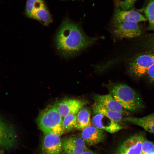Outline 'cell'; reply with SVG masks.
Returning <instances> with one entry per match:
<instances>
[{"mask_svg": "<svg viewBox=\"0 0 154 154\" xmlns=\"http://www.w3.org/2000/svg\"><path fill=\"white\" fill-rule=\"evenodd\" d=\"M90 116V108L87 107L82 108L77 114L76 128L82 131L85 127L91 125Z\"/></svg>", "mask_w": 154, "mask_h": 154, "instance_id": "18", "label": "cell"}, {"mask_svg": "<svg viewBox=\"0 0 154 154\" xmlns=\"http://www.w3.org/2000/svg\"><path fill=\"white\" fill-rule=\"evenodd\" d=\"M81 154H96L94 151L87 149L84 151Z\"/></svg>", "mask_w": 154, "mask_h": 154, "instance_id": "26", "label": "cell"}, {"mask_svg": "<svg viewBox=\"0 0 154 154\" xmlns=\"http://www.w3.org/2000/svg\"><path fill=\"white\" fill-rule=\"evenodd\" d=\"M137 0H122L119 3L118 7L124 10L131 9Z\"/></svg>", "mask_w": 154, "mask_h": 154, "instance_id": "22", "label": "cell"}, {"mask_svg": "<svg viewBox=\"0 0 154 154\" xmlns=\"http://www.w3.org/2000/svg\"><path fill=\"white\" fill-rule=\"evenodd\" d=\"M44 134L41 146L42 154H60L63 149L60 136L53 133Z\"/></svg>", "mask_w": 154, "mask_h": 154, "instance_id": "8", "label": "cell"}, {"mask_svg": "<svg viewBox=\"0 0 154 154\" xmlns=\"http://www.w3.org/2000/svg\"><path fill=\"white\" fill-rule=\"evenodd\" d=\"M29 18L39 21L44 26L48 25L52 20L42 0H40L36 4Z\"/></svg>", "mask_w": 154, "mask_h": 154, "instance_id": "15", "label": "cell"}, {"mask_svg": "<svg viewBox=\"0 0 154 154\" xmlns=\"http://www.w3.org/2000/svg\"><path fill=\"white\" fill-rule=\"evenodd\" d=\"M147 74L150 82L154 83V63L150 67Z\"/></svg>", "mask_w": 154, "mask_h": 154, "instance_id": "24", "label": "cell"}, {"mask_svg": "<svg viewBox=\"0 0 154 154\" xmlns=\"http://www.w3.org/2000/svg\"><path fill=\"white\" fill-rule=\"evenodd\" d=\"M112 32L119 39L132 38L137 37L142 33V29L138 23L124 21L112 23Z\"/></svg>", "mask_w": 154, "mask_h": 154, "instance_id": "4", "label": "cell"}, {"mask_svg": "<svg viewBox=\"0 0 154 154\" xmlns=\"http://www.w3.org/2000/svg\"><path fill=\"white\" fill-rule=\"evenodd\" d=\"M95 103L101 105L110 110L121 113L123 115L129 113L110 94L96 95L94 96Z\"/></svg>", "mask_w": 154, "mask_h": 154, "instance_id": "14", "label": "cell"}, {"mask_svg": "<svg viewBox=\"0 0 154 154\" xmlns=\"http://www.w3.org/2000/svg\"><path fill=\"white\" fill-rule=\"evenodd\" d=\"M106 136L104 131L93 125L88 126L82 131L81 137L89 145H96L102 142Z\"/></svg>", "mask_w": 154, "mask_h": 154, "instance_id": "11", "label": "cell"}, {"mask_svg": "<svg viewBox=\"0 0 154 154\" xmlns=\"http://www.w3.org/2000/svg\"><path fill=\"white\" fill-rule=\"evenodd\" d=\"M110 94L126 110L136 112L144 107L139 95L128 85L119 84L114 85L110 90Z\"/></svg>", "mask_w": 154, "mask_h": 154, "instance_id": "2", "label": "cell"}, {"mask_svg": "<svg viewBox=\"0 0 154 154\" xmlns=\"http://www.w3.org/2000/svg\"><path fill=\"white\" fill-rule=\"evenodd\" d=\"M145 139L141 134L132 136L119 146L115 154H141L142 145Z\"/></svg>", "mask_w": 154, "mask_h": 154, "instance_id": "7", "label": "cell"}, {"mask_svg": "<svg viewBox=\"0 0 154 154\" xmlns=\"http://www.w3.org/2000/svg\"><path fill=\"white\" fill-rule=\"evenodd\" d=\"M91 122L94 126L111 133L116 132L122 128L119 123L100 114H95Z\"/></svg>", "mask_w": 154, "mask_h": 154, "instance_id": "10", "label": "cell"}, {"mask_svg": "<svg viewBox=\"0 0 154 154\" xmlns=\"http://www.w3.org/2000/svg\"><path fill=\"white\" fill-rule=\"evenodd\" d=\"M147 20L146 17L136 11L132 9L123 10L118 7L114 11L112 23L129 21L138 23Z\"/></svg>", "mask_w": 154, "mask_h": 154, "instance_id": "13", "label": "cell"}, {"mask_svg": "<svg viewBox=\"0 0 154 154\" xmlns=\"http://www.w3.org/2000/svg\"><path fill=\"white\" fill-rule=\"evenodd\" d=\"M93 111L94 114H103L118 123L123 121V115L121 113L110 110L95 103L93 106Z\"/></svg>", "mask_w": 154, "mask_h": 154, "instance_id": "17", "label": "cell"}, {"mask_svg": "<svg viewBox=\"0 0 154 154\" xmlns=\"http://www.w3.org/2000/svg\"><path fill=\"white\" fill-rule=\"evenodd\" d=\"M154 63V54L140 55L132 61L129 66V71L137 78L141 77L146 74Z\"/></svg>", "mask_w": 154, "mask_h": 154, "instance_id": "5", "label": "cell"}, {"mask_svg": "<svg viewBox=\"0 0 154 154\" xmlns=\"http://www.w3.org/2000/svg\"><path fill=\"white\" fill-rule=\"evenodd\" d=\"M150 45L151 49L154 51V35L150 40Z\"/></svg>", "mask_w": 154, "mask_h": 154, "instance_id": "25", "label": "cell"}, {"mask_svg": "<svg viewBox=\"0 0 154 154\" xmlns=\"http://www.w3.org/2000/svg\"><path fill=\"white\" fill-rule=\"evenodd\" d=\"M0 145L2 149L9 151L14 148L17 143L18 137L13 127L1 120Z\"/></svg>", "mask_w": 154, "mask_h": 154, "instance_id": "6", "label": "cell"}, {"mask_svg": "<svg viewBox=\"0 0 154 154\" xmlns=\"http://www.w3.org/2000/svg\"><path fill=\"white\" fill-rule=\"evenodd\" d=\"M77 123V115L70 114L63 117L62 125L65 132H69L74 128H76Z\"/></svg>", "mask_w": 154, "mask_h": 154, "instance_id": "20", "label": "cell"}, {"mask_svg": "<svg viewBox=\"0 0 154 154\" xmlns=\"http://www.w3.org/2000/svg\"><path fill=\"white\" fill-rule=\"evenodd\" d=\"M39 0H27L26 5V13L27 16L29 17L33 8L36 3Z\"/></svg>", "mask_w": 154, "mask_h": 154, "instance_id": "23", "label": "cell"}, {"mask_svg": "<svg viewBox=\"0 0 154 154\" xmlns=\"http://www.w3.org/2000/svg\"><path fill=\"white\" fill-rule=\"evenodd\" d=\"M62 118L55 104L41 112L37 122L44 134L53 133L60 136L64 132Z\"/></svg>", "mask_w": 154, "mask_h": 154, "instance_id": "3", "label": "cell"}, {"mask_svg": "<svg viewBox=\"0 0 154 154\" xmlns=\"http://www.w3.org/2000/svg\"><path fill=\"white\" fill-rule=\"evenodd\" d=\"M144 12L148 21V30L154 31V0H149L145 7Z\"/></svg>", "mask_w": 154, "mask_h": 154, "instance_id": "19", "label": "cell"}, {"mask_svg": "<svg viewBox=\"0 0 154 154\" xmlns=\"http://www.w3.org/2000/svg\"><path fill=\"white\" fill-rule=\"evenodd\" d=\"M123 121L140 126L154 134V113L141 117L126 116L123 118Z\"/></svg>", "mask_w": 154, "mask_h": 154, "instance_id": "16", "label": "cell"}, {"mask_svg": "<svg viewBox=\"0 0 154 154\" xmlns=\"http://www.w3.org/2000/svg\"><path fill=\"white\" fill-rule=\"evenodd\" d=\"M141 154H154V143L145 139L142 145Z\"/></svg>", "mask_w": 154, "mask_h": 154, "instance_id": "21", "label": "cell"}, {"mask_svg": "<svg viewBox=\"0 0 154 154\" xmlns=\"http://www.w3.org/2000/svg\"><path fill=\"white\" fill-rule=\"evenodd\" d=\"M62 145L66 154H81L87 149L86 143L81 137H66L62 141Z\"/></svg>", "mask_w": 154, "mask_h": 154, "instance_id": "12", "label": "cell"}, {"mask_svg": "<svg viewBox=\"0 0 154 154\" xmlns=\"http://www.w3.org/2000/svg\"><path fill=\"white\" fill-rule=\"evenodd\" d=\"M58 112L64 117L70 114L76 115L85 104L81 100L66 99L62 100L55 104Z\"/></svg>", "mask_w": 154, "mask_h": 154, "instance_id": "9", "label": "cell"}, {"mask_svg": "<svg viewBox=\"0 0 154 154\" xmlns=\"http://www.w3.org/2000/svg\"><path fill=\"white\" fill-rule=\"evenodd\" d=\"M55 40L60 54L68 58L91 46L97 38L86 35L78 24L66 19L62 23Z\"/></svg>", "mask_w": 154, "mask_h": 154, "instance_id": "1", "label": "cell"}, {"mask_svg": "<svg viewBox=\"0 0 154 154\" xmlns=\"http://www.w3.org/2000/svg\"></svg>", "mask_w": 154, "mask_h": 154, "instance_id": "27", "label": "cell"}]
</instances>
